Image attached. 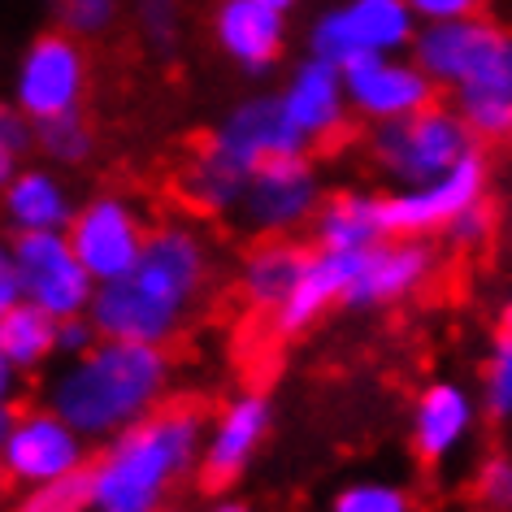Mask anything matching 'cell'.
Segmentation results:
<instances>
[{
	"label": "cell",
	"instance_id": "cell-16",
	"mask_svg": "<svg viewBox=\"0 0 512 512\" xmlns=\"http://www.w3.org/2000/svg\"><path fill=\"white\" fill-rule=\"evenodd\" d=\"M283 100V113L296 131L309 139V148L335 144L339 135H348V83H343V70L330 66L322 57H304L296 70H291L287 87L278 92Z\"/></svg>",
	"mask_w": 512,
	"mask_h": 512
},
{
	"label": "cell",
	"instance_id": "cell-12",
	"mask_svg": "<svg viewBox=\"0 0 512 512\" xmlns=\"http://www.w3.org/2000/svg\"><path fill=\"white\" fill-rule=\"evenodd\" d=\"M486 200V157L469 152L447 174L417 187H400L382 196V217H387L391 239H426L434 230H447L469 204Z\"/></svg>",
	"mask_w": 512,
	"mask_h": 512
},
{
	"label": "cell",
	"instance_id": "cell-24",
	"mask_svg": "<svg viewBox=\"0 0 512 512\" xmlns=\"http://www.w3.org/2000/svg\"><path fill=\"white\" fill-rule=\"evenodd\" d=\"M387 235V217H382V196L361 187H343L322 200L313 217V248L326 252H369Z\"/></svg>",
	"mask_w": 512,
	"mask_h": 512
},
{
	"label": "cell",
	"instance_id": "cell-5",
	"mask_svg": "<svg viewBox=\"0 0 512 512\" xmlns=\"http://www.w3.org/2000/svg\"><path fill=\"white\" fill-rule=\"evenodd\" d=\"M469 152H478V135L460 118V109L447 105H430L400 122H382L369 135V157L400 187L430 183L460 165Z\"/></svg>",
	"mask_w": 512,
	"mask_h": 512
},
{
	"label": "cell",
	"instance_id": "cell-21",
	"mask_svg": "<svg viewBox=\"0 0 512 512\" xmlns=\"http://www.w3.org/2000/svg\"><path fill=\"white\" fill-rule=\"evenodd\" d=\"M313 248L300 243L296 235H283V239H256L239 261V278H235V291L243 300V309L256 313V317H274L283 309V300L291 296V287L300 283L304 265H309Z\"/></svg>",
	"mask_w": 512,
	"mask_h": 512
},
{
	"label": "cell",
	"instance_id": "cell-18",
	"mask_svg": "<svg viewBox=\"0 0 512 512\" xmlns=\"http://www.w3.org/2000/svg\"><path fill=\"white\" fill-rule=\"evenodd\" d=\"M365 252H326L313 248L309 265H304L300 283L291 287V296L283 300V309L270 317V335L274 339H300L322 322L330 309H339L348 300V287L356 283Z\"/></svg>",
	"mask_w": 512,
	"mask_h": 512
},
{
	"label": "cell",
	"instance_id": "cell-38",
	"mask_svg": "<svg viewBox=\"0 0 512 512\" xmlns=\"http://www.w3.org/2000/svg\"><path fill=\"white\" fill-rule=\"evenodd\" d=\"M18 395H22V369L0 356V408H18Z\"/></svg>",
	"mask_w": 512,
	"mask_h": 512
},
{
	"label": "cell",
	"instance_id": "cell-40",
	"mask_svg": "<svg viewBox=\"0 0 512 512\" xmlns=\"http://www.w3.org/2000/svg\"><path fill=\"white\" fill-rule=\"evenodd\" d=\"M499 335H512V296L504 300V309H499Z\"/></svg>",
	"mask_w": 512,
	"mask_h": 512
},
{
	"label": "cell",
	"instance_id": "cell-15",
	"mask_svg": "<svg viewBox=\"0 0 512 512\" xmlns=\"http://www.w3.org/2000/svg\"><path fill=\"white\" fill-rule=\"evenodd\" d=\"M348 105L365 122H400L434 105V83L413 57H365L361 66L343 70Z\"/></svg>",
	"mask_w": 512,
	"mask_h": 512
},
{
	"label": "cell",
	"instance_id": "cell-22",
	"mask_svg": "<svg viewBox=\"0 0 512 512\" xmlns=\"http://www.w3.org/2000/svg\"><path fill=\"white\" fill-rule=\"evenodd\" d=\"M456 109L478 139H512V31L499 35L491 57L456 87Z\"/></svg>",
	"mask_w": 512,
	"mask_h": 512
},
{
	"label": "cell",
	"instance_id": "cell-2",
	"mask_svg": "<svg viewBox=\"0 0 512 512\" xmlns=\"http://www.w3.org/2000/svg\"><path fill=\"white\" fill-rule=\"evenodd\" d=\"M204 404L165 400L157 413L113 434L87 460L92 512H165L174 486L200 469Z\"/></svg>",
	"mask_w": 512,
	"mask_h": 512
},
{
	"label": "cell",
	"instance_id": "cell-11",
	"mask_svg": "<svg viewBox=\"0 0 512 512\" xmlns=\"http://www.w3.org/2000/svg\"><path fill=\"white\" fill-rule=\"evenodd\" d=\"M14 261L22 274V296L35 309L53 313L57 322L74 313H87L96 300V278L87 274L66 230H31L14 235Z\"/></svg>",
	"mask_w": 512,
	"mask_h": 512
},
{
	"label": "cell",
	"instance_id": "cell-25",
	"mask_svg": "<svg viewBox=\"0 0 512 512\" xmlns=\"http://www.w3.org/2000/svg\"><path fill=\"white\" fill-rule=\"evenodd\" d=\"M0 356L18 365L22 374H40L57 356V317L35 309L31 300L0 313Z\"/></svg>",
	"mask_w": 512,
	"mask_h": 512
},
{
	"label": "cell",
	"instance_id": "cell-1",
	"mask_svg": "<svg viewBox=\"0 0 512 512\" xmlns=\"http://www.w3.org/2000/svg\"><path fill=\"white\" fill-rule=\"evenodd\" d=\"M213 283V248L191 217L152 222L139 265L118 283H100L92 322L105 339L174 343Z\"/></svg>",
	"mask_w": 512,
	"mask_h": 512
},
{
	"label": "cell",
	"instance_id": "cell-34",
	"mask_svg": "<svg viewBox=\"0 0 512 512\" xmlns=\"http://www.w3.org/2000/svg\"><path fill=\"white\" fill-rule=\"evenodd\" d=\"M491 230H495V209L486 200H478V204H469L443 235H447L452 248H482V243L491 239Z\"/></svg>",
	"mask_w": 512,
	"mask_h": 512
},
{
	"label": "cell",
	"instance_id": "cell-19",
	"mask_svg": "<svg viewBox=\"0 0 512 512\" xmlns=\"http://www.w3.org/2000/svg\"><path fill=\"white\" fill-rule=\"evenodd\" d=\"M499 35H504V27L482 14L456 18V22H421V31L413 40V61L439 87H452L456 92V87L491 57Z\"/></svg>",
	"mask_w": 512,
	"mask_h": 512
},
{
	"label": "cell",
	"instance_id": "cell-20",
	"mask_svg": "<svg viewBox=\"0 0 512 512\" xmlns=\"http://www.w3.org/2000/svg\"><path fill=\"white\" fill-rule=\"evenodd\" d=\"M478 426V404L460 382H430L413 404V426H408V443L421 465H443L452 460L465 439Z\"/></svg>",
	"mask_w": 512,
	"mask_h": 512
},
{
	"label": "cell",
	"instance_id": "cell-7",
	"mask_svg": "<svg viewBox=\"0 0 512 512\" xmlns=\"http://www.w3.org/2000/svg\"><path fill=\"white\" fill-rule=\"evenodd\" d=\"M322 200L326 191H322V174H317L313 152H287V157H270L248 178L235 222L252 239H283L313 226Z\"/></svg>",
	"mask_w": 512,
	"mask_h": 512
},
{
	"label": "cell",
	"instance_id": "cell-37",
	"mask_svg": "<svg viewBox=\"0 0 512 512\" xmlns=\"http://www.w3.org/2000/svg\"><path fill=\"white\" fill-rule=\"evenodd\" d=\"M22 274L14 261V243H0V313H9L14 304H22Z\"/></svg>",
	"mask_w": 512,
	"mask_h": 512
},
{
	"label": "cell",
	"instance_id": "cell-10",
	"mask_svg": "<svg viewBox=\"0 0 512 512\" xmlns=\"http://www.w3.org/2000/svg\"><path fill=\"white\" fill-rule=\"evenodd\" d=\"M148 217L122 191H96L79 204L70 222V243L96 283H118L139 265L148 243Z\"/></svg>",
	"mask_w": 512,
	"mask_h": 512
},
{
	"label": "cell",
	"instance_id": "cell-43",
	"mask_svg": "<svg viewBox=\"0 0 512 512\" xmlns=\"http://www.w3.org/2000/svg\"><path fill=\"white\" fill-rule=\"evenodd\" d=\"M0 486H5V469H0Z\"/></svg>",
	"mask_w": 512,
	"mask_h": 512
},
{
	"label": "cell",
	"instance_id": "cell-36",
	"mask_svg": "<svg viewBox=\"0 0 512 512\" xmlns=\"http://www.w3.org/2000/svg\"><path fill=\"white\" fill-rule=\"evenodd\" d=\"M408 5H413V14L421 22H456V18L482 14L486 0H408Z\"/></svg>",
	"mask_w": 512,
	"mask_h": 512
},
{
	"label": "cell",
	"instance_id": "cell-29",
	"mask_svg": "<svg viewBox=\"0 0 512 512\" xmlns=\"http://www.w3.org/2000/svg\"><path fill=\"white\" fill-rule=\"evenodd\" d=\"M31 152H40V144H35V122L18 109V100H0V191L27 165Z\"/></svg>",
	"mask_w": 512,
	"mask_h": 512
},
{
	"label": "cell",
	"instance_id": "cell-8",
	"mask_svg": "<svg viewBox=\"0 0 512 512\" xmlns=\"http://www.w3.org/2000/svg\"><path fill=\"white\" fill-rule=\"evenodd\" d=\"M87 87H92V57H87L79 35L53 27L22 48L14 70V100L31 122L79 113Z\"/></svg>",
	"mask_w": 512,
	"mask_h": 512
},
{
	"label": "cell",
	"instance_id": "cell-4",
	"mask_svg": "<svg viewBox=\"0 0 512 512\" xmlns=\"http://www.w3.org/2000/svg\"><path fill=\"white\" fill-rule=\"evenodd\" d=\"M287 152H313V148L287 122L278 92L248 96L213 131H204L196 139L183 174H178V196L187 200L191 213H204V217L235 213L248 178L270 157H287Z\"/></svg>",
	"mask_w": 512,
	"mask_h": 512
},
{
	"label": "cell",
	"instance_id": "cell-9",
	"mask_svg": "<svg viewBox=\"0 0 512 512\" xmlns=\"http://www.w3.org/2000/svg\"><path fill=\"white\" fill-rule=\"evenodd\" d=\"M92 460V439L79 434L61 413H53L48 404L40 408H18L9 421L5 439H0V469H5L9 486H48L61 478L87 469Z\"/></svg>",
	"mask_w": 512,
	"mask_h": 512
},
{
	"label": "cell",
	"instance_id": "cell-3",
	"mask_svg": "<svg viewBox=\"0 0 512 512\" xmlns=\"http://www.w3.org/2000/svg\"><path fill=\"white\" fill-rule=\"evenodd\" d=\"M174 356L161 343L100 339L92 352L74 356L48 378L44 404L61 413L92 443H109L113 434L144 421L170 400Z\"/></svg>",
	"mask_w": 512,
	"mask_h": 512
},
{
	"label": "cell",
	"instance_id": "cell-41",
	"mask_svg": "<svg viewBox=\"0 0 512 512\" xmlns=\"http://www.w3.org/2000/svg\"><path fill=\"white\" fill-rule=\"evenodd\" d=\"M261 5H270V9H283V14H291V9H296L300 0H261Z\"/></svg>",
	"mask_w": 512,
	"mask_h": 512
},
{
	"label": "cell",
	"instance_id": "cell-30",
	"mask_svg": "<svg viewBox=\"0 0 512 512\" xmlns=\"http://www.w3.org/2000/svg\"><path fill=\"white\" fill-rule=\"evenodd\" d=\"M482 413L491 421H512V335H495L482 365Z\"/></svg>",
	"mask_w": 512,
	"mask_h": 512
},
{
	"label": "cell",
	"instance_id": "cell-23",
	"mask_svg": "<svg viewBox=\"0 0 512 512\" xmlns=\"http://www.w3.org/2000/svg\"><path fill=\"white\" fill-rule=\"evenodd\" d=\"M0 213H5L14 235H31V230H70L79 204H74L70 187L53 170L22 165L0 191Z\"/></svg>",
	"mask_w": 512,
	"mask_h": 512
},
{
	"label": "cell",
	"instance_id": "cell-28",
	"mask_svg": "<svg viewBox=\"0 0 512 512\" xmlns=\"http://www.w3.org/2000/svg\"><path fill=\"white\" fill-rule=\"evenodd\" d=\"M53 27L79 35V40H100L118 27L126 0H44Z\"/></svg>",
	"mask_w": 512,
	"mask_h": 512
},
{
	"label": "cell",
	"instance_id": "cell-33",
	"mask_svg": "<svg viewBox=\"0 0 512 512\" xmlns=\"http://www.w3.org/2000/svg\"><path fill=\"white\" fill-rule=\"evenodd\" d=\"M473 495L486 512H512V456H486L473 473Z\"/></svg>",
	"mask_w": 512,
	"mask_h": 512
},
{
	"label": "cell",
	"instance_id": "cell-14",
	"mask_svg": "<svg viewBox=\"0 0 512 512\" xmlns=\"http://www.w3.org/2000/svg\"><path fill=\"white\" fill-rule=\"evenodd\" d=\"M209 35L230 66L248 79H265L287 53V14L261 0H217L209 14Z\"/></svg>",
	"mask_w": 512,
	"mask_h": 512
},
{
	"label": "cell",
	"instance_id": "cell-17",
	"mask_svg": "<svg viewBox=\"0 0 512 512\" xmlns=\"http://www.w3.org/2000/svg\"><path fill=\"white\" fill-rule=\"evenodd\" d=\"M434 278V248L421 239H382L378 248L361 256L356 283L348 287L343 309H382V304H400L417 296Z\"/></svg>",
	"mask_w": 512,
	"mask_h": 512
},
{
	"label": "cell",
	"instance_id": "cell-42",
	"mask_svg": "<svg viewBox=\"0 0 512 512\" xmlns=\"http://www.w3.org/2000/svg\"><path fill=\"white\" fill-rule=\"evenodd\" d=\"M18 408H0V439H5V430H9V421H14Z\"/></svg>",
	"mask_w": 512,
	"mask_h": 512
},
{
	"label": "cell",
	"instance_id": "cell-32",
	"mask_svg": "<svg viewBox=\"0 0 512 512\" xmlns=\"http://www.w3.org/2000/svg\"><path fill=\"white\" fill-rule=\"evenodd\" d=\"M9 512H92V504H87V469L48 486H31Z\"/></svg>",
	"mask_w": 512,
	"mask_h": 512
},
{
	"label": "cell",
	"instance_id": "cell-27",
	"mask_svg": "<svg viewBox=\"0 0 512 512\" xmlns=\"http://www.w3.org/2000/svg\"><path fill=\"white\" fill-rule=\"evenodd\" d=\"M35 144L53 165H66V170H79L96 157V131L87 122V113H66V118L53 122H35Z\"/></svg>",
	"mask_w": 512,
	"mask_h": 512
},
{
	"label": "cell",
	"instance_id": "cell-31",
	"mask_svg": "<svg viewBox=\"0 0 512 512\" xmlns=\"http://www.w3.org/2000/svg\"><path fill=\"white\" fill-rule=\"evenodd\" d=\"M330 512H413V495L400 482L361 478V482H348L330 499Z\"/></svg>",
	"mask_w": 512,
	"mask_h": 512
},
{
	"label": "cell",
	"instance_id": "cell-13",
	"mask_svg": "<svg viewBox=\"0 0 512 512\" xmlns=\"http://www.w3.org/2000/svg\"><path fill=\"white\" fill-rule=\"evenodd\" d=\"M274 430V404L265 391H239L222 404V413L213 417L209 434H204V452H200V469L196 478L204 491H226L235 486L256 452L265 447Z\"/></svg>",
	"mask_w": 512,
	"mask_h": 512
},
{
	"label": "cell",
	"instance_id": "cell-35",
	"mask_svg": "<svg viewBox=\"0 0 512 512\" xmlns=\"http://www.w3.org/2000/svg\"><path fill=\"white\" fill-rule=\"evenodd\" d=\"M100 339H105V335H100V326L92 322V313H74V317H61V322H57V352L66 356V361L92 352Z\"/></svg>",
	"mask_w": 512,
	"mask_h": 512
},
{
	"label": "cell",
	"instance_id": "cell-26",
	"mask_svg": "<svg viewBox=\"0 0 512 512\" xmlns=\"http://www.w3.org/2000/svg\"><path fill=\"white\" fill-rule=\"evenodd\" d=\"M131 22H135L139 44L152 57L170 61L183 48V31H187L183 0H131Z\"/></svg>",
	"mask_w": 512,
	"mask_h": 512
},
{
	"label": "cell",
	"instance_id": "cell-39",
	"mask_svg": "<svg viewBox=\"0 0 512 512\" xmlns=\"http://www.w3.org/2000/svg\"><path fill=\"white\" fill-rule=\"evenodd\" d=\"M209 512H256V508L243 504V499H222V504H213Z\"/></svg>",
	"mask_w": 512,
	"mask_h": 512
},
{
	"label": "cell",
	"instance_id": "cell-6",
	"mask_svg": "<svg viewBox=\"0 0 512 512\" xmlns=\"http://www.w3.org/2000/svg\"><path fill=\"white\" fill-rule=\"evenodd\" d=\"M417 14L408 0H348L309 27V57H322L339 70L361 66L365 57H400L417 40Z\"/></svg>",
	"mask_w": 512,
	"mask_h": 512
}]
</instances>
